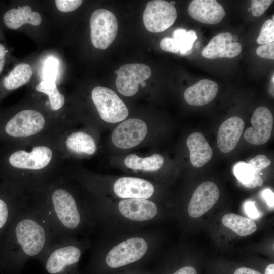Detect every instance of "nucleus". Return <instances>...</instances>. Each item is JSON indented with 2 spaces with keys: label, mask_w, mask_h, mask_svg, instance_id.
<instances>
[{
  "label": "nucleus",
  "mask_w": 274,
  "mask_h": 274,
  "mask_svg": "<svg viewBox=\"0 0 274 274\" xmlns=\"http://www.w3.org/2000/svg\"><path fill=\"white\" fill-rule=\"evenodd\" d=\"M218 91V86L215 82L202 79L187 88L184 93V98L190 105L202 106L212 101Z\"/></svg>",
  "instance_id": "19"
},
{
  "label": "nucleus",
  "mask_w": 274,
  "mask_h": 274,
  "mask_svg": "<svg viewBox=\"0 0 274 274\" xmlns=\"http://www.w3.org/2000/svg\"><path fill=\"white\" fill-rule=\"evenodd\" d=\"M7 51L5 47L0 44V73L2 71L5 62V56Z\"/></svg>",
  "instance_id": "42"
},
{
  "label": "nucleus",
  "mask_w": 274,
  "mask_h": 274,
  "mask_svg": "<svg viewBox=\"0 0 274 274\" xmlns=\"http://www.w3.org/2000/svg\"><path fill=\"white\" fill-rule=\"evenodd\" d=\"M186 144L189 150L190 162L194 167H201L211 159L212 150L201 133H191L187 139Z\"/></svg>",
  "instance_id": "20"
},
{
  "label": "nucleus",
  "mask_w": 274,
  "mask_h": 274,
  "mask_svg": "<svg viewBox=\"0 0 274 274\" xmlns=\"http://www.w3.org/2000/svg\"><path fill=\"white\" fill-rule=\"evenodd\" d=\"M112 274H150L149 269L146 267H139L124 270Z\"/></svg>",
  "instance_id": "38"
},
{
  "label": "nucleus",
  "mask_w": 274,
  "mask_h": 274,
  "mask_svg": "<svg viewBox=\"0 0 274 274\" xmlns=\"http://www.w3.org/2000/svg\"><path fill=\"white\" fill-rule=\"evenodd\" d=\"M242 46L238 42L232 41V35L229 32L217 34L212 38L202 51L203 57L214 59L218 58H231L238 56Z\"/></svg>",
  "instance_id": "16"
},
{
  "label": "nucleus",
  "mask_w": 274,
  "mask_h": 274,
  "mask_svg": "<svg viewBox=\"0 0 274 274\" xmlns=\"http://www.w3.org/2000/svg\"><path fill=\"white\" fill-rule=\"evenodd\" d=\"M117 74L116 86L118 92L125 96H132L138 92V86L148 79L151 75V70L141 63L124 64L115 71Z\"/></svg>",
  "instance_id": "11"
},
{
  "label": "nucleus",
  "mask_w": 274,
  "mask_h": 274,
  "mask_svg": "<svg viewBox=\"0 0 274 274\" xmlns=\"http://www.w3.org/2000/svg\"><path fill=\"white\" fill-rule=\"evenodd\" d=\"M65 145L68 150L76 153L92 155L96 150L93 138L83 131L70 134L65 141Z\"/></svg>",
  "instance_id": "22"
},
{
  "label": "nucleus",
  "mask_w": 274,
  "mask_h": 274,
  "mask_svg": "<svg viewBox=\"0 0 274 274\" xmlns=\"http://www.w3.org/2000/svg\"><path fill=\"white\" fill-rule=\"evenodd\" d=\"M272 0H253L251 2V10L254 17H259L264 13L269 8Z\"/></svg>",
  "instance_id": "33"
},
{
  "label": "nucleus",
  "mask_w": 274,
  "mask_h": 274,
  "mask_svg": "<svg viewBox=\"0 0 274 274\" xmlns=\"http://www.w3.org/2000/svg\"><path fill=\"white\" fill-rule=\"evenodd\" d=\"M252 127L244 132L246 141L253 145H262L270 139L273 124L270 111L265 107H259L254 111L251 120Z\"/></svg>",
  "instance_id": "14"
},
{
  "label": "nucleus",
  "mask_w": 274,
  "mask_h": 274,
  "mask_svg": "<svg viewBox=\"0 0 274 274\" xmlns=\"http://www.w3.org/2000/svg\"><path fill=\"white\" fill-rule=\"evenodd\" d=\"M112 194L119 199H144L151 200L155 193V187L150 181L140 178L122 177L112 185Z\"/></svg>",
  "instance_id": "12"
},
{
  "label": "nucleus",
  "mask_w": 274,
  "mask_h": 274,
  "mask_svg": "<svg viewBox=\"0 0 274 274\" xmlns=\"http://www.w3.org/2000/svg\"><path fill=\"white\" fill-rule=\"evenodd\" d=\"M265 274H274V264H270L267 266Z\"/></svg>",
  "instance_id": "43"
},
{
  "label": "nucleus",
  "mask_w": 274,
  "mask_h": 274,
  "mask_svg": "<svg viewBox=\"0 0 274 274\" xmlns=\"http://www.w3.org/2000/svg\"><path fill=\"white\" fill-rule=\"evenodd\" d=\"M164 158L158 154H154L145 158H141L136 154L128 155L124 160L125 166L128 168L144 172H155L162 166Z\"/></svg>",
  "instance_id": "23"
},
{
  "label": "nucleus",
  "mask_w": 274,
  "mask_h": 274,
  "mask_svg": "<svg viewBox=\"0 0 274 274\" xmlns=\"http://www.w3.org/2000/svg\"><path fill=\"white\" fill-rule=\"evenodd\" d=\"M90 245L91 241L88 237H60L38 260L47 274H80V262Z\"/></svg>",
  "instance_id": "5"
},
{
  "label": "nucleus",
  "mask_w": 274,
  "mask_h": 274,
  "mask_svg": "<svg viewBox=\"0 0 274 274\" xmlns=\"http://www.w3.org/2000/svg\"><path fill=\"white\" fill-rule=\"evenodd\" d=\"M57 238L40 209L27 199L11 222L3 252H1L2 274H20L28 260H38Z\"/></svg>",
  "instance_id": "1"
},
{
  "label": "nucleus",
  "mask_w": 274,
  "mask_h": 274,
  "mask_svg": "<svg viewBox=\"0 0 274 274\" xmlns=\"http://www.w3.org/2000/svg\"><path fill=\"white\" fill-rule=\"evenodd\" d=\"M28 199L40 209L57 237H88L93 232L83 201L64 183H47Z\"/></svg>",
  "instance_id": "4"
},
{
  "label": "nucleus",
  "mask_w": 274,
  "mask_h": 274,
  "mask_svg": "<svg viewBox=\"0 0 274 274\" xmlns=\"http://www.w3.org/2000/svg\"><path fill=\"white\" fill-rule=\"evenodd\" d=\"M53 153L50 148L46 146H37L31 151L19 150L9 157V162L14 168L25 172L23 184L22 196L25 197V182L26 172L29 173L31 193L35 190L31 173H33L39 188L45 184L38 174L39 172L48 166L52 158Z\"/></svg>",
  "instance_id": "6"
},
{
  "label": "nucleus",
  "mask_w": 274,
  "mask_h": 274,
  "mask_svg": "<svg viewBox=\"0 0 274 274\" xmlns=\"http://www.w3.org/2000/svg\"><path fill=\"white\" fill-rule=\"evenodd\" d=\"M170 274H197V272L192 266H184L178 268Z\"/></svg>",
  "instance_id": "39"
},
{
  "label": "nucleus",
  "mask_w": 274,
  "mask_h": 274,
  "mask_svg": "<svg viewBox=\"0 0 274 274\" xmlns=\"http://www.w3.org/2000/svg\"><path fill=\"white\" fill-rule=\"evenodd\" d=\"M141 84L142 86H145L146 85V83L144 82V81H143L141 83Z\"/></svg>",
  "instance_id": "44"
},
{
  "label": "nucleus",
  "mask_w": 274,
  "mask_h": 274,
  "mask_svg": "<svg viewBox=\"0 0 274 274\" xmlns=\"http://www.w3.org/2000/svg\"><path fill=\"white\" fill-rule=\"evenodd\" d=\"M245 210L247 214L251 219H257L260 217L259 213L254 204V202L249 201L245 204Z\"/></svg>",
  "instance_id": "37"
},
{
  "label": "nucleus",
  "mask_w": 274,
  "mask_h": 274,
  "mask_svg": "<svg viewBox=\"0 0 274 274\" xmlns=\"http://www.w3.org/2000/svg\"><path fill=\"white\" fill-rule=\"evenodd\" d=\"M45 125L46 120L40 112L26 109L13 116L6 123L5 130L13 138H27L40 132Z\"/></svg>",
  "instance_id": "10"
},
{
  "label": "nucleus",
  "mask_w": 274,
  "mask_h": 274,
  "mask_svg": "<svg viewBox=\"0 0 274 274\" xmlns=\"http://www.w3.org/2000/svg\"><path fill=\"white\" fill-rule=\"evenodd\" d=\"M91 40L94 47L107 49L115 40L118 32L117 18L111 11L100 9L92 14L90 19Z\"/></svg>",
  "instance_id": "8"
},
{
  "label": "nucleus",
  "mask_w": 274,
  "mask_h": 274,
  "mask_svg": "<svg viewBox=\"0 0 274 274\" xmlns=\"http://www.w3.org/2000/svg\"><path fill=\"white\" fill-rule=\"evenodd\" d=\"M251 8H249V11H250Z\"/></svg>",
  "instance_id": "46"
},
{
  "label": "nucleus",
  "mask_w": 274,
  "mask_h": 274,
  "mask_svg": "<svg viewBox=\"0 0 274 274\" xmlns=\"http://www.w3.org/2000/svg\"><path fill=\"white\" fill-rule=\"evenodd\" d=\"M161 48L167 52L172 53L179 52V47L175 40L170 37H165L160 42Z\"/></svg>",
  "instance_id": "36"
},
{
  "label": "nucleus",
  "mask_w": 274,
  "mask_h": 274,
  "mask_svg": "<svg viewBox=\"0 0 274 274\" xmlns=\"http://www.w3.org/2000/svg\"><path fill=\"white\" fill-rule=\"evenodd\" d=\"M81 0H56L57 9L63 12H69L77 9L82 4Z\"/></svg>",
  "instance_id": "34"
},
{
  "label": "nucleus",
  "mask_w": 274,
  "mask_h": 274,
  "mask_svg": "<svg viewBox=\"0 0 274 274\" xmlns=\"http://www.w3.org/2000/svg\"><path fill=\"white\" fill-rule=\"evenodd\" d=\"M155 235L148 228L114 236H99L80 274H112L143 267L155 253Z\"/></svg>",
  "instance_id": "2"
},
{
  "label": "nucleus",
  "mask_w": 274,
  "mask_h": 274,
  "mask_svg": "<svg viewBox=\"0 0 274 274\" xmlns=\"http://www.w3.org/2000/svg\"><path fill=\"white\" fill-rule=\"evenodd\" d=\"M36 89L48 95L53 110L60 109L64 105V97L59 92L55 82L43 80L36 86Z\"/></svg>",
  "instance_id": "27"
},
{
  "label": "nucleus",
  "mask_w": 274,
  "mask_h": 274,
  "mask_svg": "<svg viewBox=\"0 0 274 274\" xmlns=\"http://www.w3.org/2000/svg\"><path fill=\"white\" fill-rule=\"evenodd\" d=\"M274 41V21L268 19L263 24L256 42L260 45H264Z\"/></svg>",
  "instance_id": "30"
},
{
  "label": "nucleus",
  "mask_w": 274,
  "mask_h": 274,
  "mask_svg": "<svg viewBox=\"0 0 274 274\" xmlns=\"http://www.w3.org/2000/svg\"><path fill=\"white\" fill-rule=\"evenodd\" d=\"M170 3V4H172V5H174L175 4V2L172 1V2H171Z\"/></svg>",
  "instance_id": "45"
},
{
  "label": "nucleus",
  "mask_w": 274,
  "mask_h": 274,
  "mask_svg": "<svg viewBox=\"0 0 274 274\" xmlns=\"http://www.w3.org/2000/svg\"><path fill=\"white\" fill-rule=\"evenodd\" d=\"M177 16L176 9L169 2L153 0L146 5L143 21L148 31L159 33L169 28L175 22Z\"/></svg>",
  "instance_id": "9"
},
{
  "label": "nucleus",
  "mask_w": 274,
  "mask_h": 274,
  "mask_svg": "<svg viewBox=\"0 0 274 274\" xmlns=\"http://www.w3.org/2000/svg\"><path fill=\"white\" fill-rule=\"evenodd\" d=\"M262 196L266 201L267 205L269 207H273V192L270 189H265L263 191Z\"/></svg>",
  "instance_id": "40"
},
{
  "label": "nucleus",
  "mask_w": 274,
  "mask_h": 274,
  "mask_svg": "<svg viewBox=\"0 0 274 274\" xmlns=\"http://www.w3.org/2000/svg\"><path fill=\"white\" fill-rule=\"evenodd\" d=\"M58 61L57 59L50 57L45 61L43 69V80L55 82L58 67Z\"/></svg>",
  "instance_id": "31"
},
{
  "label": "nucleus",
  "mask_w": 274,
  "mask_h": 274,
  "mask_svg": "<svg viewBox=\"0 0 274 274\" xmlns=\"http://www.w3.org/2000/svg\"><path fill=\"white\" fill-rule=\"evenodd\" d=\"M244 121L240 117L233 116L222 123L217 135V145L219 150L224 153L233 150L243 133Z\"/></svg>",
  "instance_id": "18"
},
{
  "label": "nucleus",
  "mask_w": 274,
  "mask_h": 274,
  "mask_svg": "<svg viewBox=\"0 0 274 274\" xmlns=\"http://www.w3.org/2000/svg\"><path fill=\"white\" fill-rule=\"evenodd\" d=\"M26 201V200L20 205L12 206L0 198V231L6 227L9 222L14 220Z\"/></svg>",
  "instance_id": "29"
},
{
  "label": "nucleus",
  "mask_w": 274,
  "mask_h": 274,
  "mask_svg": "<svg viewBox=\"0 0 274 274\" xmlns=\"http://www.w3.org/2000/svg\"><path fill=\"white\" fill-rule=\"evenodd\" d=\"M234 274H261L259 272L247 267H241L236 269Z\"/></svg>",
  "instance_id": "41"
},
{
  "label": "nucleus",
  "mask_w": 274,
  "mask_h": 274,
  "mask_svg": "<svg viewBox=\"0 0 274 274\" xmlns=\"http://www.w3.org/2000/svg\"><path fill=\"white\" fill-rule=\"evenodd\" d=\"M91 97L100 117L105 122L117 123L127 117L129 112L126 106L111 89L95 87L92 91Z\"/></svg>",
  "instance_id": "7"
},
{
  "label": "nucleus",
  "mask_w": 274,
  "mask_h": 274,
  "mask_svg": "<svg viewBox=\"0 0 274 274\" xmlns=\"http://www.w3.org/2000/svg\"><path fill=\"white\" fill-rule=\"evenodd\" d=\"M148 132L146 124L142 120L130 118L119 124L113 131L112 141L121 149H130L139 145Z\"/></svg>",
  "instance_id": "13"
},
{
  "label": "nucleus",
  "mask_w": 274,
  "mask_h": 274,
  "mask_svg": "<svg viewBox=\"0 0 274 274\" xmlns=\"http://www.w3.org/2000/svg\"><path fill=\"white\" fill-rule=\"evenodd\" d=\"M83 204L93 232H97L99 236L150 228L160 213L154 201L144 199H100L84 201Z\"/></svg>",
  "instance_id": "3"
},
{
  "label": "nucleus",
  "mask_w": 274,
  "mask_h": 274,
  "mask_svg": "<svg viewBox=\"0 0 274 274\" xmlns=\"http://www.w3.org/2000/svg\"><path fill=\"white\" fill-rule=\"evenodd\" d=\"M256 53L260 57L274 59V42H270L258 47Z\"/></svg>",
  "instance_id": "35"
},
{
  "label": "nucleus",
  "mask_w": 274,
  "mask_h": 274,
  "mask_svg": "<svg viewBox=\"0 0 274 274\" xmlns=\"http://www.w3.org/2000/svg\"><path fill=\"white\" fill-rule=\"evenodd\" d=\"M247 163L252 166L256 174L260 175L262 169L270 165L271 161L264 155H258L249 160Z\"/></svg>",
  "instance_id": "32"
},
{
  "label": "nucleus",
  "mask_w": 274,
  "mask_h": 274,
  "mask_svg": "<svg viewBox=\"0 0 274 274\" xmlns=\"http://www.w3.org/2000/svg\"><path fill=\"white\" fill-rule=\"evenodd\" d=\"M32 75L30 66L20 63L15 66L4 78L3 85L8 90H13L27 83Z\"/></svg>",
  "instance_id": "25"
},
{
  "label": "nucleus",
  "mask_w": 274,
  "mask_h": 274,
  "mask_svg": "<svg viewBox=\"0 0 274 274\" xmlns=\"http://www.w3.org/2000/svg\"><path fill=\"white\" fill-rule=\"evenodd\" d=\"M234 172L237 178L246 187L253 188L263 184L260 175L256 174L248 163L242 162L238 163L235 166Z\"/></svg>",
  "instance_id": "26"
},
{
  "label": "nucleus",
  "mask_w": 274,
  "mask_h": 274,
  "mask_svg": "<svg viewBox=\"0 0 274 274\" xmlns=\"http://www.w3.org/2000/svg\"><path fill=\"white\" fill-rule=\"evenodd\" d=\"M173 38L175 40L179 47V52L182 55L189 54L194 43L197 39L195 31H187L183 28H177L173 33Z\"/></svg>",
  "instance_id": "28"
},
{
  "label": "nucleus",
  "mask_w": 274,
  "mask_h": 274,
  "mask_svg": "<svg viewBox=\"0 0 274 274\" xmlns=\"http://www.w3.org/2000/svg\"><path fill=\"white\" fill-rule=\"evenodd\" d=\"M3 20L8 28L17 29L26 23L38 26L41 23L42 17L39 13L32 11L30 6L26 5L7 11L4 15Z\"/></svg>",
  "instance_id": "21"
},
{
  "label": "nucleus",
  "mask_w": 274,
  "mask_h": 274,
  "mask_svg": "<svg viewBox=\"0 0 274 274\" xmlns=\"http://www.w3.org/2000/svg\"><path fill=\"white\" fill-rule=\"evenodd\" d=\"M222 222L225 226L230 228L241 236L250 235L257 230V226L253 219L234 213L225 215Z\"/></svg>",
  "instance_id": "24"
},
{
  "label": "nucleus",
  "mask_w": 274,
  "mask_h": 274,
  "mask_svg": "<svg viewBox=\"0 0 274 274\" xmlns=\"http://www.w3.org/2000/svg\"><path fill=\"white\" fill-rule=\"evenodd\" d=\"M188 13L194 19L208 24L219 23L226 14L222 5L215 0L192 1Z\"/></svg>",
  "instance_id": "17"
},
{
  "label": "nucleus",
  "mask_w": 274,
  "mask_h": 274,
  "mask_svg": "<svg viewBox=\"0 0 274 274\" xmlns=\"http://www.w3.org/2000/svg\"><path fill=\"white\" fill-rule=\"evenodd\" d=\"M219 197V190L214 183L203 182L197 187L190 199L188 214L192 218L200 217L217 202Z\"/></svg>",
  "instance_id": "15"
}]
</instances>
